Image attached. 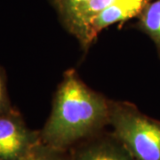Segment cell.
I'll return each instance as SVG.
<instances>
[{
  "instance_id": "4",
  "label": "cell",
  "mask_w": 160,
  "mask_h": 160,
  "mask_svg": "<svg viewBox=\"0 0 160 160\" xmlns=\"http://www.w3.org/2000/svg\"><path fill=\"white\" fill-rule=\"evenodd\" d=\"M152 0H118L100 12L92 20L86 30L82 47L87 50L103 29L116 23L125 22L132 18L139 17L145 7Z\"/></svg>"
},
{
  "instance_id": "2",
  "label": "cell",
  "mask_w": 160,
  "mask_h": 160,
  "mask_svg": "<svg viewBox=\"0 0 160 160\" xmlns=\"http://www.w3.org/2000/svg\"><path fill=\"white\" fill-rule=\"evenodd\" d=\"M112 135L134 160H160V121L127 102L109 101Z\"/></svg>"
},
{
  "instance_id": "5",
  "label": "cell",
  "mask_w": 160,
  "mask_h": 160,
  "mask_svg": "<svg viewBox=\"0 0 160 160\" xmlns=\"http://www.w3.org/2000/svg\"><path fill=\"white\" fill-rule=\"evenodd\" d=\"M97 135L77 147L70 154L71 160H134L112 134L106 137Z\"/></svg>"
},
{
  "instance_id": "9",
  "label": "cell",
  "mask_w": 160,
  "mask_h": 160,
  "mask_svg": "<svg viewBox=\"0 0 160 160\" xmlns=\"http://www.w3.org/2000/svg\"><path fill=\"white\" fill-rule=\"evenodd\" d=\"M12 109L6 87V78L3 69L0 67V113Z\"/></svg>"
},
{
  "instance_id": "8",
  "label": "cell",
  "mask_w": 160,
  "mask_h": 160,
  "mask_svg": "<svg viewBox=\"0 0 160 160\" xmlns=\"http://www.w3.org/2000/svg\"><path fill=\"white\" fill-rule=\"evenodd\" d=\"M18 160H71V157L67 151L53 149L41 142Z\"/></svg>"
},
{
  "instance_id": "3",
  "label": "cell",
  "mask_w": 160,
  "mask_h": 160,
  "mask_svg": "<svg viewBox=\"0 0 160 160\" xmlns=\"http://www.w3.org/2000/svg\"><path fill=\"white\" fill-rule=\"evenodd\" d=\"M41 142L40 131L28 128L14 108L0 113V160H18Z\"/></svg>"
},
{
  "instance_id": "6",
  "label": "cell",
  "mask_w": 160,
  "mask_h": 160,
  "mask_svg": "<svg viewBox=\"0 0 160 160\" xmlns=\"http://www.w3.org/2000/svg\"><path fill=\"white\" fill-rule=\"evenodd\" d=\"M118 0H87L76 6L64 16L62 22L69 32L78 38L81 46L84 44L87 28L92 20L100 12L112 5Z\"/></svg>"
},
{
  "instance_id": "7",
  "label": "cell",
  "mask_w": 160,
  "mask_h": 160,
  "mask_svg": "<svg viewBox=\"0 0 160 160\" xmlns=\"http://www.w3.org/2000/svg\"><path fill=\"white\" fill-rule=\"evenodd\" d=\"M136 27L153 41L160 58V0H152L145 7Z\"/></svg>"
},
{
  "instance_id": "10",
  "label": "cell",
  "mask_w": 160,
  "mask_h": 160,
  "mask_svg": "<svg viewBox=\"0 0 160 160\" xmlns=\"http://www.w3.org/2000/svg\"><path fill=\"white\" fill-rule=\"evenodd\" d=\"M52 4L59 12L61 17L66 16L69 12L72 11L76 6L87 0H52Z\"/></svg>"
},
{
  "instance_id": "1",
  "label": "cell",
  "mask_w": 160,
  "mask_h": 160,
  "mask_svg": "<svg viewBox=\"0 0 160 160\" xmlns=\"http://www.w3.org/2000/svg\"><path fill=\"white\" fill-rule=\"evenodd\" d=\"M109 100L92 90L74 69H69L55 92L51 114L40 131L41 141L68 151L109 125Z\"/></svg>"
}]
</instances>
